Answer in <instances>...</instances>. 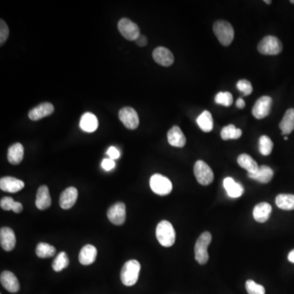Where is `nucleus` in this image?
Returning a JSON list of instances; mask_svg holds the SVG:
<instances>
[{
  "label": "nucleus",
  "instance_id": "1",
  "mask_svg": "<svg viewBox=\"0 0 294 294\" xmlns=\"http://www.w3.org/2000/svg\"><path fill=\"white\" fill-rule=\"evenodd\" d=\"M213 29L215 36L223 46H229L232 44L235 37V31L230 22L219 20L213 24Z\"/></svg>",
  "mask_w": 294,
  "mask_h": 294
},
{
  "label": "nucleus",
  "instance_id": "2",
  "mask_svg": "<svg viewBox=\"0 0 294 294\" xmlns=\"http://www.w3.org/2000/svg\"><path fill=\"white\" fill-rule=\"evenodd\" d=\"M141 265L137 260H129L123 265L120 272V279L125 286H133L138 282Z\"/></svg>",
  "mask_w": 294,
  "mask_h": 294
},
{
  "label": "nucleus",
  "instance_id": "3",
  "mask_svg": "<svg viewBox=\"0 0 294 294\" xmlns=\"http://www.w3.org/2000/svg\"><path fill=\"white\" fill-rule=\"evenodd\" d=\"M156 238L164 247L173 246L176 240L175 230L169 221H162L156 227Z\"/></svg>",
  "mask_w": 294,
  "mask_h": 294
},
{
  "label": "nucleus",
  "instance_id": "4",
  "mask_svg": "<svg viewBox=\"0 0 294 294\" xmlns=\"http://www.w3.org/2000/svg\"><path fill=\"white\" fill-rule=\"evenodd\" d=\"M212 241V235L209 232H205L201 235L196 241L194 247L195 260L199 264L205 265L209 261V256L208 248Z\"/></svg>",
  "mask_w": 294,
  "mask_h": 294
},
{
  "label": "nucleus",
  "instance_id": "5",
  "mask_svg": "<svg viewBox=\"0 0 294 294\" xmlns=\"http://www.w3.org/2000/svg\"><path fill=\"white\" fill-rule=\"evenodd\" d=\"M257 50L263 55L275 56L282 52L283 44L276 36H267L259 42Z\"/></svg>",
  "mask_w": 294,
  "mask_h": 294
},
{
  "label": "nucleus",
  "instance_id": "6",
  "mask_svg": "<svg viewBox=\"0 0 294 294\" xmlns=\"http://www.w3.org/2000/svg\"><path fill=\"white\" fill-rule=\"evenodd\" d=\"M150 186L155 194L167 195L173 190V185L170 180L161 174H154L150 178Z\"/></svg>",
  "mask_w": 294,
  "mask_h": 294
},
{
  "label": "nucleus",
  "instance_id": "7",
  "mask_svg": "<svg viewBox=\"0 0 294 294\" xmlns=\"http://www.w3.org/2000/svg\"><path fill=\"white\" fill-rule=\"evenodd\" d=\"M194 173L197 182L202 186H208L214 179L213 170L205 161H196L194 166Z\"/></svg>",
  "mask_w": 294,
  "mask_h": 294
},
{
  "label": "nucleus",
  "instance_id": "8",
  "mask_svg": "<svg viewBox=\"0 0 294 294\" xmlns=\"http://www.w3.org/2000/svg\"><path fill=\"white\" fill-rule=\"evenodd\" d=\"M118 29L126 40L136 41L141 36L140 29L137 24L127 18H122L118 23Z\"/></svg>",
  "mask_w": 294,
  "mask_h": 294
},
{
  "label": "nucleus",
  "instance_id": "9",
  "mask_svg": "<svg viewBox=\"0 0 294 294\" xmlns=\"http://www.w3.org/2000/svg\"><path fill=\"white\" fill-rule=\"evenodd\" d=\"M119 118L127 129H136L139 125V117L138 113L132 107L122 108L119 112Z\"/></svg>",
  "mask_w": 294,
  "mask_h": 294
},
{
  "label": "nucleus",
  "instance_id": "10",
  "mask_svg": "<svg viewBox=\"0 0 294 294\" xmlns=\"http://www.w3.org/2000/svg\"><path fill=\"white\" fill-rule=\"evenodd\" d=\"M272 107V98L263 96L257 99L254 107H252V115L257 119H264L269 115Z\"/></svg>",
  "mask_w": 294,
  "mask_h": 294
},
{
  "label": "nucleus",
  "instance_id": "11",
  "mask_svg": "<svg viewBox=\"0 0 294 294\" xmlns=\"http://www.w3.org/2000/svg\"><path fill=\"white\" fill-rule=\"evenodd\" d=\"M108 219L116 225H121L126 219V207L123 203H117L107 211Z\"/></svg>",
  "mask_w": 294,
  "mask_h": 294
},
{
  "label": "nucleus",
  "instance_id": "12",
  "mask_svg": "<svg viewBox=\"0 0 294 294\" xmlns=\"http://www.w3.org/2000/svg\"><path fill=\"white\" fill-rule=\"evenodd\" d=\"M153 59L163 67H170L174 62V56L171 51L165 47H158L153 52Z\"/></svg>",
  "mask_w": 294,
  "mask_h": 294
},
{
  "label": "nucleus",
  "instance_id": "13",
  "mask_svg": "<svg viewBox=\"0 0 294 294\" xmlns=\"http://www.w3.org/2000/svg\"><path fill=\"white\" fill-rule=\"evenodd\" d=\"M53 112H54L53 105L52 103H44L32 109L31 111H29L28 116L33 121H38L44 117L49 116Z\"/></svg>",
  "mask_w": 294,
  "mask_h": 294
},
{
  "label": "nucleus",
  "instance_id": "14",
  "mask_svg": "<svg viewBox=\"0 0 294 294\" xmlns=\"http://www.w3.org/2000/svg\"><path fill=\"white\" fill-rule=\"evenodd\" d=\"M24 186L25 183L21 180L13 177H5L0 180V189L9 193H17L22 190Z\"/></svg>",
  "mask_w": 294,
  "mask_h": 294
},
{
  "label": "nucleus",
  "instance_id": "15",
  "mask_svg": "<svg viewBox=\"0 0 294 294\" xmlns=\"http://www.w3.org/2000/svg\"><path fill=\"white\" fill-rule=\"evenodd\" d=\"M0 281L4 288L9 292L15 293L18 292L20 289V284L17 276L11 271H5L2 272L0 276Z\"/></svg>",
  "mask_w": 294,
  "mask_h": 294
},
{
  "label": "nucleus",
  "instance_id": "16",
  "mask_svg": "<svg viewBox=\"0 0 294 294\" xmlns=\"http://www.w3.org/2000/svg\"><path fill=\"white\" fill-rule=\"evenodd\" d=\"M14 232L9 227H2L0 230V244L5 251L13 250L16 245Z\"/></svg>",
  "mask_w": 294,
  "mask_h": 294
},
{
  "label": "nucleus",
  "instance_id": "17",
  "mask_svg": "<svg viewBox=\"0 0 294 294\" xmlns=\"http://www.w3.org/2000/svg\"><path fill=\"white\" fill-rule=\"evenodd\" d=\"M78 199V190L75 187H68L60 196V206L63 209H70L74 206Z\"/></svg>",
  "mask_w": 294,
  "mask_h": 294
},
{
  "label": "nucleus",
  "instance_id": "18",
  "mask_svg": "<svg viewBox=\"0 0 294 294\" xmlns=\"http://www.w3.org/2000/svg\"><path fill=\"white\" fill-rule=\"evenodd\" d=\"M168 141L169 144L174 147L182 148L186 143V138L178 126H173L168 133Z\"/></svg>",
  "mask_w": 294,
  "mask_h": 294
},
{
  "label": "nucleus",
  "instance_id": "19",
  "mask_svg": "<svg viewBox=\"0 0 294 294\" xmlns=\"http://www.w3.org/2000/svg\"><path fill=\"white\" fill-rule=\"evenodd\" d=\"M271 212H272L271 205L268 203L263 202L255 206L252 214L257 222L264 223L269 219Z\"/></svg>",
  "mask_w": 294,
  "mask_h": 294
},
{
  "label": "nucleus",
  "instance_id": "20",
  "mask_svg": "<svg viewBox=\"0 0 294 294\" xmlns=\"http://www.w3.org/2000/svg\"><path fill=\"white\" fill-rule=\"evenodd\" d=\"M52 205L51 196L48 186H41L39 188L36 195V205L40 210H45Z\"/></svg>",
  "mask_w": 294,
  "mask_h": 294
},
{
  "label": "nucleus",
  "instance_id": "21",
  "mask_svg": "<svg viewBox=\"0 0 294 294\" xmlns=\"http://www.w3.org/2000/svg\"><path fill=\"white\" fill-rule=\"evenodd\" d=\"M97 250L92 244H87L80 250L79 260L82 265H91L96 261Z\"/></svg>",
  "mask_w": 294,
  "mask_h": 294
},
{
  "label": "nucleus",
  "instance_id": "22",
  "mask_svg": "<svg viewBox=\"0 0 294 294\" xmlns=\"http://www.w3.org/2000/svg\"><path fill=\"white\" fill-rule=\"evenodd\" d=\"M248 178H252V179L257 181V182H261V183H268L271 182L274 177V172L269 166L267 165H262L259 167L257 173L250 174L248 173Z\"/></svg>",
  "mask_w": 294,
  "mask_h": 294
},
{
  "label": "nucleus",
  "instance_id": "23",
  "mask_svg": "<svg viewBox=\"0 0 294 294\" xmlns=\"http://www.w3.org/2000/svg\"><path fill=\"white\" fill-rule=\"evenodd\" d=\"M223 186L225 190L227 192L228 195L232 198H239L244 193V187L242 185L235 182L233 178H225Z\"/></svg>",
  "mask_w": 294,
  "mask_h": 294
},
{
  "label": "nucleus",
  "instance_id": "24",
  "mask_svg": "<svg viewBox=\"0 0 294 294\" xmlns=\"http://www.w3.org/2000/svg\"><path fill=\"white\" fill-rule=\"evenodd\" d=\"M24 157V147L21 143H15L11 146L8 151V159L13 165L21 163Z\"/></svg>",
  "mask_w": 294,
  "mask_h": 294
},
{
  "label": "nucleus",
  "instance_id": "25",
  "mask_svg": "<svg viewBox=\"0 0 294 294\" xmlns=\"http://www.w3.org/2000/svg\"><path fill=\"white\" fill-rule=\"evenodd\" d=\"M98 127V120L96 115L92 113H85L80 119V127L87 133L96 131Z\"/></svg>",
  "mask_w": 294,
  "mask_h": 294
},
{
  "label": "nucleus",
  "instance_id": "26",
  "mask_svg": "<svg viewBox=\"0 0 294 294\" xmlns=\"http://www.w3.org/2000/svg\"><path fill=\"white\" fill-rule=\"evenodd\" d=\"M283 135H288L294 130V108L288 109L280 123Z\"/></svg>",
  "mask_w": 294,
  "mask_h": 294
},
{
  "label": "nucleus",
  "instance_id": "27",
  "mask_svg": "<svg viewBox=\"0 0 294 294\" xmlns=\"http://www.w3.org/2000/svg\"><path fill=\"white\" fill-rule=\"evenodd\" d=\"M239 165L243 169H246L248 173L253 174L258 170L259 166L257 162L252 159V157L248 154H241L239 155L237 159Z\"/></svg>",
  "mask_w": 294,
  "mask_h": 294
},
{
  "label": "nucleus",
  "instance_id": "28",
  "mask_svg": "<svg viewBox=\"0 0 294 294\" xmlns=\"http://www.w3.org/2000/svg\"><path fill=\"white\" fill-rule=\"evenodd\" d=\"M197 123L201 127V129L205 133H209L213 128V119L211 113L205 111L197 119Z\"/></svg>",
  "mask_w": 294,
  "mask_h": 294
},
{
  "label": "nucleus",
  "instance_id": "29",
  "mask_svg": "<svg viewBox=\"0 0 294 294\" xmlns=\"http://www.w3.org/2000/svg\"><path fill=\"white\" fill-rule=\"evenodd\" d=\"M276 204L283 210H294V194H279L276 197Z\"/></svg>",
  "mask_w": 294,
  "mask_h": 294
},
{
  "label": "nucleus",
  "instance_id": "30",
  "mask_svg": "<svg viewBox=\"0 0 294 294\" xmlns=\"http://www.w3.org/2000/svg\"><path fill=\"white\" fill-rule=\"evenodd\" d=\"M242 136V130L237 128L233 124L224 127L221 132V137L222 140H236Z\"/></svg>",
  "mask_w": 294,
  "mask_h": 294
},
{
  "label": "nucleus",
  "instance_id": "31",
  "mask_svg": "<svg viewBox=\"0 0 294 294\" xmlns=\"http://www.w3.org/2000/svg\"><path fill=\"white\" fill-rule=\"evenodd\" d=\"M36 255L40 258L52 257L56 254V248L46 243H40L36 247Z\"/></svg>",
  "mask_w": 294,
  "mask_h": 294
},
{
  "label": "nucleus",
  "instance_id": "32",
  "mask_svg": "<svg viewBox=\"0 0 294 294\" xmlns=\"http://www.w3.org/2000/svg\"><path fill=\"white\" fill-rule=\"evenodd\" d=\"M0 206L4 210H12L16 213H21L22 209H23V206H22L21 203L16 202L11 197H4L1 200V202H0Z\"/></svg>",
  "mask_w": 294,
  "mask_h": 294
},
{
  "label": "nucleus",
  "instance_id": "33",
  "mask_svg": "<svg viewBox=\"0 0 294 294\" xmlns=\"http://www.w3.org/2000/svg\"><path fill=\"white\" fill-rule=\"evenodd\" d=\"M69 257L65 252H61L56 256L52 263V269L56 272H60L69 266Z\"/></svg>",
  "mask_w": 294,
  "mask_h": 294
},
{
  "label": "nucleus",
  "instance_id": "34",
  "mask_svg": "<svg viewBox=\"0 0 294 294\" xmlns=\"http://www.w3.org/2000/svg\"><path fill=\"white\" fill-rule=\"evenodd\" d=\"M273 142L268 136H262L259 139V151L263 155H269L273 150Z\"/></svg>",
  "mask_w": 294,
  "mask_h": 294
},
{
  "label": "nucleus",
  "instance_id": "35",
  "mask_svg": "<svg viewBox=\"0 0 294 294\" xmlns=\"http://www.w3.org/2000/svg\"><path fill=\"white\" fill-rule=\"evenodd\" d=\"M215 103L224 107H231L233 103V96L229 92H220L215 96Z\"/></svg>",
  "mask_w": 294,
  "mask_h": 294
},
{
  "label": "nucleus",
  "instance_id": "36",
  "mask_svg": "<svg viewBox=\"0 0 294 294\" xmlns=\"http://www.w3.org/2000/svg\"><path fill=\"white\" fill-rule=\"evenodd\" d=\"M247 292L248 294H265L266 290L261 284H258L252 280H247L245 284Z\"/></svg>",
  "mask_w": 294,
  "mask_h": 294
},
{
  "label": "nucleus",
  "instance_id": "37",
  "mask_svg": "<svg viewBox=\"0 0 294 294\" xmlns=\"http://www.w3.org/2000/svg\"><path fill=\"white\" fill-rule=\"evenodd\" d=\"M236 87L240 90V92L244 94V96H249L253 91L252 84L250 82L247 80H239L236 84Z\"/></svg>",
  "mask_w": 294,
  "mask_h": 294
},
{
  "label": "nucleus",
  "instance_id": "38",
  "mask_svg": "<svg viewBox=\"0 0 294 294\" xmlns=\"http://www.w3.org/2000/svg\"><path fill=\"white\" fill-rule=\"evenodd\" d=\"M0 22H1L0 23V45L3 46L9 38V29L6 22L3 19L0 20Z\"/></svg>",
  "mask_w": 294,
  "mask_h": 294
},
{
  "label": "nucleus",
  "instance_id": "39",
  "mask_svg": "<svg viewBox=\"0 0 294 294\" xmlns=\"http://www.w3.org/2000/svg\"><path fill=\"white\" fill-rule=\"evenodd\" d=\"M107 154H108L110 159L115 160V159H119L120 156V153L119 150H117L114 146H111L109 150H107Z\"/></svg>",
  "mask_w": 294,
  "mask_h": 294
},
{
  "label": "nucleus",
  "instance_id": "40",
  "mask_svg": "<svg viewBox=\"0 0 294 294\" xmlns=\"http://www.w3.org/2000/svg\"><path fill=\"white\" fill-rule=\"evenodd\" d=\"M102 166H103V169H104L106 171H110V170L115 168V161L111 159H103V163H102Z\"/></svg>",
  "mask_w": 294,
  "mask_h": 294
},
{
  "label": "nucleus",
  "instance_id": "41",
  "mask_svg": "<svg viewBox=\"0 0 294 294\" xmlns=\"http://www.w3.org/2000/svg\"><path fill=\"white\" fill-rule=\"evenodd\" d=\"M147 41H148L147 38L145 36L141 35V36L138 38V40H136V43H137L138 46L144 47L147 44Z\"/></svg>",
  "mask_w": 294,
  "mask_h": 294
},
{
  "label": "nucleus",
  "instance_id": "42",
  "mask_svg": "<svg viewBox=\"0 0 294 294\" xmlns=\"http://www.w3.org/2000/svg\"><path fill=\"white\" fill-rule=\"evenodd\" d=\"M236 107L240 109L244 108L245 107V102L243 100L242 98H239L237 102H236Z\"/></svg>",
  "mask_w": 294,
  "mask_h": 294
},
{
  "label": "nucleus",
  "instance_id": "43",
  "mask_svg": "<svg viewBox=\"0 0 294 294\" xmlns=\"http://www.w3.org/2000/svg\"><path fill=\"white\" fill-rule=\"evenodd\" d=\"M288 259L290 263H294V249L289 252V254H288Z\"/></svg>",
  "mask_w": 294,
  "mask_h": 294
},
{
  "label": "nucleus",
  "instance_id": "44",
  "mask_svg": "<svg viewBox=\"0 0 294 294\" xmlns=\"http://www.w3.org/2000/svg\"><path fill=\"white\" fill-rule=\"evenodd\" d=\"M264 2H265L266 4H267V5H271V3H272V1H271V0H268V1H267V0H265Z\"/></svg>",
  "mask_w": 294,
  "mask_h": 294
},
{
  "label": "nucleus",
  "instance_id": "45",
  "mask_svg": "<svg viewBox=\"0 0 294 294\" xmlns=\"http://www.w3.org/2000/svg\"><path fill=\"white\" fill-rule=\"evenodd\" d=\"M284 140H288V137H284Z\"/></svg>",
  "mask_w": 294,
  "mask_h": 294
},
{
  "label": "nucleus",
  "instance_id": "46",
  "mask_svg": "<svg viewBox=\"0 0 294 294\" xmlns=\"http://www.w3.org/2000/svg\"><path fill=\"white\" fill-rule=\"evenodd\" d=\"M290 3H291V4H293V5H294V1H293V0H291V1H290Z\"/></svg>",
  "mask_w": 294,
  "mask_h": 294
}]
</instances>
